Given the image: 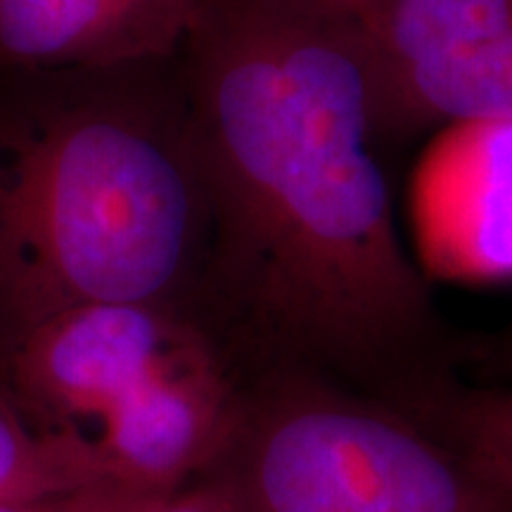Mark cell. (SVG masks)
Segmentation results:
<instances>
[{
	"mask_svg": "<svg viewBox=\"0 0 512 512\" xmlns=\"http://www.w3.org/2000/svg\"><path fill=\"white\" fill-rule=\"evenodd\" d=\"M207 0H0V60L128 69L181 55Z\"/></svg>",
	"mask_w": 512,
	"mask_h": 512,
	"instance_id": "cell-7",
	"label": "cell"
},
{
	"mask_svg": "<svg viewBox=\"0 0 512 512\" xmlns=\"http://www.w3.org/2000/svg\"><path fill=\"white\" fill-rule=\"evenodd\" d=\"M358 22L389 143L512 126V0H370Z\"/></svg>",
	"mask_w": 512,
	"mask_h": 512,
	"instance_id": "cell-4",
	"label": "cell"
},
{
	"mask_svg": "<svg viewBox=\"0 0 512 512\" xmlns=\"http://www.w3.org/2000/svg\"><path fill=\"white\" fill-rule=\"evenodd\" d=\"M242 375L219 349L164 370L91 432L114 484L171 494L207 475L238 418Z\"/></svg>",
	"mask_w": 512,
	"mask_h": 512,
	"instance_id": "cell-6",
	"label": "cell"
},
{
	"mask_svg": "<svg viewBox=\"0 0 512 512\" xmlns=\"http://www.w3.org/2000/svg\"><path fill=\"white\" fill-rule=\"evenodd\" d=\"M114 484L91 434L46 432L0 396V498H29Z\"/></svg>",
	"mask_w": 512,
	"mask_h": 512,
	"instance_id": "cell-8",
	"label": "cell"
},
{
	"mask_svg": "<svg viewBox=\"0 0 512 512\" xmlns=\"http://www.w3.org/2000/svg\"><path fill=\"white\" fill-rule=\"evenodd\" d=\"M164 496V494H162ZM150 494L119 484H98L62 494L0 498V512H140Z\"/></svg>",
	"mask_w": 512,
	"mask_h": 512,
	"instance_id": "cell-10",
	"label": "cell"
},
{
	"mask_svg": "<svg viewBox=\"0 0 512 512\" xmlns=\"http://www.w3.org/2000/svg\"><path fill=\"white\" fill-rule=\"evenodd\" d=\"M214 349L181 306H79L12 339L10 380L19 401L41 415V430L91 434L140 384Z\"/></svg>",
	"mask_w": 512,
	"mask_h": 512,
	"instance_id": "cell-5",
	"label": "cell"
},
{
	"mask_svg": "<svg viewBox=\"0 0 512 512\" xmlns=\"http://www.w3.org/2000/svg\"><path fill=\"white\" fill-rule=\"evenodd\" d=\"M140 512H245V508L221 479L204 475L171 494L152 498Z\"/></svg>",
	"mask_w": 512,
	"mask_h": 512,
	"instance_id": "cell-11",
	"label": "cell"
},
{
	"mask_svg": "<svg viewBox=\"0 0 512 512\" xmlns=\"http://www.w3.org/2000/svg\"><path fill=\"white\" fill-rule=\"evenodd\" d=\"M181 55L209 216L192 313L242 377L294 370L425 413L460 351L401 238L358 17L207 0Z\"/></svg>",
	"mask_w": 512,
	"mask_h": 512,
	"instance_id": "cell-1",
	"label": "cell"
},
{
	"mask_svg": "<svg viewBox=\"0 0 512 512\" xmlns=\"http://www.w3.org/2000/svg\"><path fill=\"white\" fill-rule=\"evenodd\" d=\"M479 363L494 377L491 382H512V320L482 349Z\"/></svg>",
	"mask_w": 512,
	"mask_h": 512,
	"instance_id": "cell-12",
	"label": "cell"
},
{
	"mask_svg": "<svg viewBox=\"0 0 512 512\" xmlns=\"http://www.w3.org/2000/svg\"><path fill=\"white\" fill-rule=\"evenodd\" d=\"M335 3L342 5V8H347L349 12H354L356 17H361V12L368 8L370 0H335Z\"/></svg>",
	"mask_w": 512,
	"mask_h": 512,
	"instance_id": "cell-13",
	"label": "cell"
},
{
	"mask_svg": "<svg viewBox=\"0 0 512 512\" xmlns=\"http://www.w3.org/2000/svg\"><path fill=\"white\" fill-rule=\"evenodd\" d=\"M245 512H512V475L441 422L294 370L245 375L207 472Z\"/></svg>",
	"mask_w": 512,
	"mask_h": 512,
	"instance_id": "cell-3",
	"label": "cell"
},
{
	"mask_svg": "<svg viewBox=\"0 0 512 512\" xmlns=\"http://www.w3.org/2000/svg\"><path fill=\"white\" fill-rule=\"evenodd\" d=\"M207 195L174 114L86 102L0 128V320L12 339L93 304L192 311Z\"/></svg>",
	"mask_w": 512,
	"mask_h": 512,
	"instance_id": "cell-2",
	"label": "cell"
},
{
	"mask_svg": "<svg viewBox=\"0 0 512 512\" xmlns=\"http://www.w3.org/2000/svg\"><path fill=\"white\" fill-rule=\"evenodd\" d=\"M427 418L441 422L512 475V382H456Z\"/></svg>",
	"mask_w": 512,
	"mask_h": 512,
	"instance_id": "cell-9",
	"label": "cell"
}]
</instances>
